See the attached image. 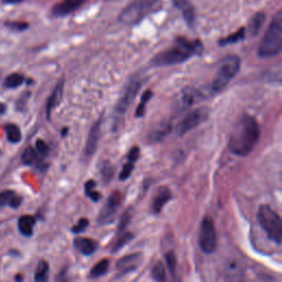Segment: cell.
I'll list each match as a JSON object with an SVG mask.
<instances>
[{
    "mask_svg": "<svg viewBox=\"0 0 282 282\" xmlns=\"http://www.w3.org/2000/svg\"><path fill=\"white\" fill-rule=\"evenodd\" d=\"M257 217L268 238L280 246L282 241V220L280 215L270 205L263 204L259 206Z\"/></svg>",
    "mask_w": 282,
    "mask_h": 282,
    "instance_id": "4",
    "label": "cell"
},
{
    "mask_svg": "<svg viewBox=\"0 0 282 282\" xmlns=\"http://www.w3.org/2000/svg\"><path fill=\"white\" fill-rule=\"evenodd\" d=\"M100 133H102V122L97 120L93 126L88 132L87 137V143L85 146V154L87 157H92L95 153L96 149H97L98 141L100 139Z\"/></svg>",
    "mask_w": 282,
    "mask_h": 282,
    "instance_id": "13",
    "label": "cell"
},
{
    "mask_svg": "<svg viewBox=\"0 0 282 282\" xmlns=\"http://www.w3.org/2000/svg\"><path fill=\"white\" fill-rule=\"evenodd\" d=\"M129 219H130V215H129V213H126V214L124 215V216H123V219H122V221H120L119 227H118V232L124 231V229L126 228V226L128 225Z\"/></svg>",
    "mask_w": 282,
    "mask_h": 282,
    "instance_id": "39",
    "label": "cell"
},
{
    "mask_svg": "<svg viewBox=\"0 0 282 282\" xmlns=\"http://www.w3.org/2000/svg\"><path fill=\"white\" fill-rule=\"evenodd\" d=\"M38 159V152L32 147H28L21 155V160L26 166H31Z\"/></svg>",
    "mask_w": 282,
    "mask_h": 282,
    "instance_id": "29",
    "label": "cell"
},
{
    "mask_svg": "<svg viewBox=\"0 0 282 282\" xmlns=\"http://www.w3.org/2000/svg\"><path fill=\"white\" fill-rule=\"evenodd\" d=\"M74 247L80 254L85 256H91L97 250V243L92 238H87V237H77V238L74 239Z\"/></svg>",
    "mask_w": 282,
    "mask_h": 282,
    "instance_id": "17",
    "label": "cell"
},
{
    "mask_svg": "<svg viewBox=\"0 0 282 282\" xmlns=\"http://www.w3.org/2000/svg\"><path fill=\"white\" fill-rule=\"evenodd\" d=\"M132 239H133V234L132 233H130V232H124L122 234V236L119 237V238H118L116 240V243L114 244V246H113V249H111V251H113V252L119 251L123 247H125L126 245L129 244Z\"/></svg>",
    "mask_w": 282,
    "mask_h": 282,
    "instance_id": "28",
    "label": "cell"
},
{
    "mask_svg": "<svg viewBox=\"0 0 282 282\" xmlns=\"http://www.w3.org/2000/svg\"><path fill=\"white\" fill-rule=\"evenodd\" d=\"M109 269V260L108 259H102L100 261L96 264L90 271V278L96 279L99 278L104 274H106Z\"/></svg>",
    "mask_w": 282,
    "mask_h": 282,
    "instance_id": "22",
    "label": "cell"
},
{
    "mask_svg": "<svg viewBox=\"0 0 282 282\" xmlns=\"http://www.w3.org/2000/svg\"><path fill=\"white\" fill-rule=\"evenodd\" d=\"M260 137V128L254 117L245 114L235 124L228 140V149L239 157H247L255 149Z\"/></svg>",
    "mask_w": 282,
    "mask_h": 282,
    "instance_id": "1",
    "label": "cell"
},
{
    "mask_svg": "<svg viewBox=\"0 0 282 282\" xmlns=\"http://www.w3.org/2000/svg\"><path fill=\"white\" fill-rule=\"evenodd\" d=\"M85 0H62L52 8V16L65 17L77 10L84 4Z\"/></svg>",
    "mask_w": 282,
    "mask_h": 282,
    "instance_id": "12",
    "label": "cell"
},
{
    "mask_svg": "<svg viewBox=\"0 0 282 282\" xmlns=\"http://www.w3.org/2000/svg\"><path fill=\"white\" fill-rule=\"evenodd\" d=\"M159 0H132L120 13V21L126 25H135L149 12Z\"/></svg>",
    "mask_w": 282,
    "mask_h": 282,
    "instance_id": "6",
    "label": "cell"
},
{
    "mask_svg": "<svg viewBox=\"0 0 282 282\" xmlns=\"http://www.w3.org/2000/svg\"><path fill=\"white\" fill-rule=\"evenodd\" d=\"M165 258H166L168 270L170 271V273L172 274V276H174L175 270H176V256H175V254L173 251H168Z\"/></svg>",
    "mask_w": 282,
    "mask_h": 282,
    "instance_id": "31",
    "label": "cell"
},
{
    "mask_svg": "<svg viewBox=\"0 0 282 282\" xmlns=\"http://www.w3.org/2000/svg\"><path fill=\"white\" fill-rule=\"evenodd\" d=\"M122 198L123 197H122L120 192L116 191V192L111 193L110 196L107 199V203L100 211V214L98 216L99 224L106 225V224H110V223L114 220V218L116 216V213L120 206Z\"/></svg>",
    "mask_w": 282,
    "mask_h": 282,
    "instance_id": "10",
    "label": "cell"
},
{
    "mask_svg": "<svg viewBox=\"0 0 282 282\" xmlns=\"http://www.w3.org/2000/svg\"><path fill=\"white\" fill-rule=\"evenodd\" d=\"M151 277L155 281H165L166 280V268L162 263H157L151 270Z\"/></svg>",
    "mask_w": 282,
    "mask_h": 282,
    "instance_id": "30",
    "label": "cell"
},
{
    "mask_svg": "<svg viewBox=\"0 0 282 282\" xmlns=\"http://www.w3.org/2000/svg\"><path fill=\"white\" fill-rule=\"evenodd\" d=\"M63 91H64V80L61 79L58 83L55 85L53 92L51 93L49 96L48 102H47V117L48 119L51 118V114L57 106L58 104L61 103L63 97Z\"/></svg>",
    "mask_w": 282,
    "mask_h": 282,
    "instance_id": "15",
    "label": "cell"
},
{
    "mask_svg": "<svg viewBox=\"0 0 282 282\" xmlns=\"http://www.w3.org/2000/svg\"><path fill=\"white\" fill-rule=\"evenodd\" d=\"M210 116V109L207 107H199L194 110H192L185 116L183 119L176 126V132L177 135L183 136L185 133H188L192 129L196 128L197 126L204 123Z\"/></svg>",
    "mask_w": 282,
    "mask_h": 282,
    "instance_id": "9",
    "label": "cell"
},
{
    "mask_svg": "<svg viewBox=\"0 0 282 282\" xmlns=\"http://www.w3.org/2000/svg\"><path fill=\"white\" fill-rule=\"evenodd\" d=\"M49 276V264L46 260H41L36 267V270L34 273L35 281H47Z\"/></svg>",
    "mask_w": 282,
    "mask_h": 282,
    "instance_id": "25",
    "label": "cell"
},
{
    "mask_svg": "<svg viewBox=\"0 0 282 282\" xmlns=\"http://www.w3.org/2000/svg\"><path fill=\"white\" fill-rule=\"evenodd\" d=\"M140 157V150H139V148L138 147H133L130 149L129 153H128V160L130 162H133L135 163Z\"/></svg>",
    "mask_w": 282,
    "mask_h": 282,
    "instance_id": "38",
    "label": "cell"
},
{
    "mask_svg": "<svg viewBox=\"0 0 282 282\" xmlns=\"http://www.w3.org/2000/svg\"><path fill=\"white\" fill-rule=\"evenodd\" d=\"M6 26L11 29V30L16 31H24L29 27V25L26 24V22H7Z\"/></svg>",
    "mask_w": 282,
    "mask_h": 282,
    "instance_id": "37",
    "label": "cell"
},
{
    "mask_svg": "<svg viewBox=\"0 0 282 282\" xmlns=\"http://www.w3.org/2000/svg\"><path fill=\"white\" fill-rule=\"evenodd\" d=\"M282 50V12L279 10L272 18L264 38L259 44L258 55L260 57H272Z\"/></svg>",
    "mask_w": 282,
    "mask_h": 282,
    "instance_id": "3",
    "label": "cell"
},
{
    "mask_svg": "<svg viewBox=\"0 0 282 282\" xmlns=\"http://www.w3.org/2000/svg\"><path fill=\"white\" fill-rule=\"evenodd\" d=\"M95 187H96L95 181L94 180H88L85 183V187H84L85 194H86L87 197H90L93 202H98L99 199L102 198V195H100V193H98L97 191H95Z\"/></svg>",
    "mask_w": 282,
    "mask_h": 282,
    "instance_id": "26",
    "label": "cell"
},
{
    "mask_svg": "<svg viewBox=\"0 0 282 282\" xmlns=\"http://www.w3.org/2000/svg\"><path fill=\"white\" fill-rule=\"evenodd\" d=\"M151 96H152V92L150 90H147L146 92H144L143 95H141V100L136 109V117L137 118L145 116L146 105H147V103L151 99Z\"/></svg>",
    "mask_w": 282,
    "mask_h": 282,
    "instance_id": "27",
    "label": "cell"
},
{
    "mask_svg": "<svg viewBox=\"0 0 282 282\" xmlns=\"http://www.w3.org/2000/svg\"><path fill=\"white\" fill-rule=\"evenodd\" d=\"M5 4H20L24 2V0H3Z\"/></svg>",
    "mask_w": 282,
    "mask_h": 282,
    "instance_id": "40",
    "label": "cell"
},
{
    "mask_svg": "<svg viewBox=\"0 0 282 282\" xmlns=\"http://www.w3.org/2000/svg\"><path fill=\"white\" fill-rule=\"evenodd\" d=\"M266 20V14L263 12H258L256 13L254 17L251 18L249 21V25L247 28V31L251 36H255L259 33V31L261 30V28L264 26V22Z\"/></svg>",
    "mask_w": 282,
    "mask_h": 282,
    "instance_id": "20",
    "label": "cell"
},
{
    "mask_svg": "<svg viewBox=\"0 0 282 282\" xmlns=\"http://www.w3.org/2000/svg\"><path fill=\"white\" fill-rule=\"evenodd\" d=\"M35 150H36V152H38V154L43 155V157H46V155H48V153L50 151V148H49V146L46 143H44L43 140L39 139V140H36Z\"/></svg>",
    "mask_w": 282,
    "mask_h": 282,
    "instance_id": "35",
    "label": "cell"
},
{
    "mask_svg": "<svg viewBox=\"0 0 282 282\" xmlns=\"http://www.w3.org/2000/svg\"><path fill=\"white\" fill-rule=\"evenodd\" d=\"M133 169H135V165H133V162L128 161L126 165L123 167L120 174H119V180L120 181H126L128 179V177L131 175Z\"/></svg>",
    "mask_w": 282,
    "mask_h": 282,
    "instance_id": "32",
    "label": "cell"
},
{
    "mask_svg": "<svg viewBox=\"0 0 282 282\" xmlns=\"http://www.w3.org/2000/svg\"><path fill=\"white\" fill-rule=\"evenodd\" d=\"M88 225H90V220L86 219V218H82V219L78 220V223L75 226L72 227V233L79 234L82 232H84Z\"/></svg>",
    "mask_w": 282,
    "mask_h": 282,
    "instance_id": "36",
    "label": "cell"
},
{
    "mask_svg": "<svg viewBox=\"0 0 282 282\" xmlns=\"http://www.w3.org/2000/svg\"><path fill=\"white\" fill-rule=\"evenodd\" d=\"M36 219L32 215H22L18 220L19 232L25 237H31L33 235V228Z\"/></svg>",
    "mask_w": 282,
    "mask_h": 282,
    "instance_id": "19",
    "label": "cell"
},
{
    "mask_svg": "<svg viewBox=\"0 0 282 282\" xmlns=\"http://www.w3.org/2000/svg\"><path fill=\"white\" fill-rule=\"evenodd\" d=\"M245 36H246V29L241 28L238 31H236L235 33L226 36V38H224V39H220L218 43L221 47L228 46V44H234V43L243 41L245 39Z\"/></svg>",
    "mask_w": 282,
    "mask_h": 282,
    "instance_id": "24",
    "label": "cell"
},
{
    "mask_svg": "<svg viewBox=\"0 0 282 282\" xmlns=\"http://www.w3.org/2000/svg\"><path fill=\"white\" fill-rule=\"evenodd\" d=\"M199 248L206 255H211L217 247V235L214 221L211 217H204L199 226L198 234Z\"/></svg>",
    "mask_w": 282,
    "mask_h": 282,
    "instance_id": "7",
    "label": "cell"
},
{
    "mask_svg": "<svg viewBox=\"0 0 282 282\" xmlns=\"http://www.w3.org/2000/svg\"><path fill=\"white\" fill-rule=\"evenodd\" d=\"M172 198V192L168 187H161L157 193H155V196L153 197L152 205H151V211L153 214H160L163 207Z\"/></svg>",
    "mask_w": 282,
    "mask_h": 282,
    "instance_id": "14",
    "label": "cell"
},
{
    "mask_svg": "<svg viewBox=\"0 0 282 282\" xmlns=\"http://www.w3.org/2000/svg\"><path fill=\"white\" fill-rule=\"evenodd\" d=\"M21 279H22V277H20V276L16 277V280H21Z\"/></svg>",
    "mask_w": 282,
    "mask_h": 282,
    "instance_id": "41",
    "label": "cell"
},
{
    "mask_svg": "<svg viewBox=\"0 0 282 282\" xmlns=\"http://www.w3.org/2000/svg\"><path fill=\"white\" fill-rule=\"evenodd\" d=\"M5 131H6L7 138H8V140L10 141V143H12V144L20 143L22 135H21V130H20V128L18 127L17 125L7 124L5 126Z\"/></svg>",
    "mask_w": 282,
    "mask_h": 282,
    "instance_id": "23",
    "label": "cell"
},
{
    "mask_svg": "<svg viewBox=\"0 0 282 282\" xmlns=\"http://www.w3.org/2000/svg\"><path fill=\"white\" fill-rule=\"evenodd\" d=\"M22 203V197L19 196L16 192L11 190H6L0 192V210L5 207L18 209Z\"/></svg>",
    "mask_w": 282,
    "mask_h": 282,
    "instance_id": "16",
    "label": "cell"
},
{
    "mask_svg": "<svg viewBox=\"0 0 282 282\" xmlns=\"http://www.w3.org/2000/svg\"><path fill=\"white\" fill-rule=\"evenodd\" d=\"M203 51V44L201 41L194 40L191 41L183 36H179L175 39V44L166 51L155 55L150 64L154 68H161V66H170L174 64H180L196 54H201Z\"/></svg>",
    "mask_w": 282,
    "mask_h": 282,
    "instance_id": "2",
    "label": "cell"
},
{
    "mask_svg": "<svg viewBox=\"0 0 282 282\" xmlns=\"http://www.w3.org/2000/svg\"><path fill=\"white\" fill-rule=\"evenodd\" d=\"M170 131V126H165V127H161V128H158L155 131H153L151 133V139L152 140H155V141H159L161 139L165 138L168 133Z\"/></svg>",
    "mask_w": 282,
    "mask_h": 282,
    "instance_id": "34",
    "label": "cell"
},
{
    "mask_svg": "<svg viewBox=\"0 0 282 282\" xmlns=\"http://www.w3.org/2000/svg\"><path fill=\"white\" fill-rule=\"evenodd\" d=\"M113 173H114L113 166H111L109 162L104 163V167H102V175H103L104 182H109L111 176H113Z\"/></svg>",
    "mask_w": 282,
    "mask_h": 282,
    "instance_id": "33",
    "label": "cell"
},
{
    "mask_svg": "<svg viewBox=\"0 0 282 282\" xmlns=\"http://www.w3.org/2000/svg\"><path fill=\"white\" fill-rule=\"evenodd\" d=\"M141 261H143V254L141 252H135V254L125 256L116 264L117 272L119 273V276H124V274L135 271L139 268Z\"/></svg>",
    "mask_w": 282,
    "mask_h": 282,
    "instance_id": "11",
    "label": "cell"
},
{
    "mask_svg": "<svg viewBox=\"0 0 282 282\" xmlns=\"http://www.w3.org/2000/svg\"><path fill=\"white\" fill-rule=\"evenodd\" d=\"M144 82H145V78L141 75L133 76L128 82V84L126 85L120 98L118 99L116 104V107H115L116 116H124L126 114V111H127V109L129 108L130 104L133 102V99H135L138 91L140 90V87L143 86Z\"/></svg>",
    "mask_w": 282,
    "mask_h": 282,
    "instance_id": "8",
    "label": "cell"
},
{
    "mask_svg": "<svg viewBox=\"0 0 282 282\" xmlns=\"http://www.w3.org/2000/svg\"><path fill=\"white\" fill-rule=\"evenodd\" d=\"M25 76L19 73H12L10 75L7 76L4 82V87L12 90V88H17L25 83Z\"/></svg>",
    "mask_w": 282,
    "mask_h": 282,
    "instance_id": "21",
    "label": "cell"
},
{
    "mask_svg": "<svg viewBox=\"0 0 282 282\" xmlns=\"http://www.w3.org/2000/svg\"><path fill=\"white\" fill-rule=\"evenodd\" d=\"M173 4L176 8L182 12L183 18L185 21H187V24L190 27L194 25L195 12L190 0H173Z\"/></svg>",
    "mask_w": 282,
    "mask_h": 282,
    "instance_id": "18",
    "label": "cell"
},
{
    "mask_svg": "<svg viewBox=\"0 0 282 282\" xmlns=\"http://www.w3.org/2000/svg\"><path fill=\"white\" fill-rule=\"evenodd\" d=\"M240 70V58L236 55L225 57L219 64L216 75H215L212 84V93H219L231 83L232 79L237 75Z\"/></svg>",
    "mask_w": 282,
    "mask_h": 282,
    "instance_id": "5",
    "label": "cell"
}]
</instances>
